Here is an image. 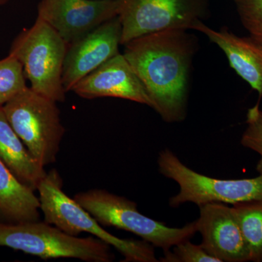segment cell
I'll list each match as a JSON object with an SVG mask.
<instances>
[{
	"label": "cell",
	"mask_w": 262,
	"mask_h": 262,
	"mask_svg": "<svg viewBox=\"0 0 262 262\" xmlns=\"http://www.w3.org/2000/svg\"><path fill=\"white\" fill-rule=\"evenodd\" d=\"M187 29H168L124 45L123 55L163 121L182 122L187 113L192 61L198 39Z\"/></svg>",
	"instance_id": "1"
},
{
	"label": "cell",
	"mask_w": 262,
	"mask_h": 262,
	"mask_svg": "<svg viewBox=\"0 0 262 262\" xmlns=\"http://www.w3.org/2000/svg\"><path fill=\"white\" fill-rule=\"evenodd\" d=\"M63 180L56 169L48 172L37 188L45 222L72 236L88 232L113 246L124 262H158L154 246L146 241L121 239L103 228L97 220L63 190Z\"/></svg>",
	"instance_id": "2"
},
{
	"label": "cell",
	"mask_w": 262,
	"mask_h": 262,
	"mask_svg": "<svg viewBox=\"0 0 262 262\" xmlns=\"http://www.w3.org/2000/svg\"><path fill=\"white\" fill-rule=\"evenodd\" d=\"M0 247L20 251L42 259L77 258L87 262H112L111 246L94 236L66 233L47 222H0Z\"/></svg>",
	"instance_id": "3"
},
{
	"label": "cell",
	"mask_w": 262,
	"mask_h": 262,
	"mask_svg": "<svg viewBox=\"0 0 262 262\" xmlns=\"http://www.w3.org/2000/svg\"><path fill=\"white\" fill-rule=\"evenodd\" d=\"M73 198L100 225L132 232L163 251L190 239L198 232L195 221L181 228L169 227L143 215L135 202L104 189L79 192Z\"/></svg>",
	"instance_id": "4"
},
{
	"label": "cell",
	"mask_w": 262,
	"mask_h": 262,
	"mask_svg": "<svg viewBox=\"0 0 262 262\" xmlns=\"http://www.w3.org/2000/svg\"><path fill=\"white\" fill-rule=\"evenodd\" d=\"M68 46L54 29L37 17L31 28L16 37L10 53L21 63L32 91L56 102H64L62 72Z\"/></svg>",
	"instance_id": "5"
},
{
	"label": "cell",
	"mask_w": 262,
	"mask_h": 262,
	"mask_svg": "<svg viewBox=\"0 0 262 262\" xmlns=\"http://www.w3.org/2000/svg\"><path fill=\"white\" fill-rule=\"evenodd\" d=\"M56 103L27 87L3 106L13 130L44 167L56 161L65 134Z\"/></svg>",
	"instance_id": "6"
},
{
	"label": "cell",
	"mask_w": 262,
	"mask_h": 262,
	"mask_svg": "<svg viewBox=\"0 0 262 262\" xmlns=\"http://www.w3.org/2000/svg\"><path fill=\"white\" fill-rule=\"evenodd\" d=\"M158 164L160 173L179 187V192L169 200L171 208L187 203L200 207L208 203L234 205L262 199V175L243 179L212 178L189 168L169 149L160 151Z\"/></svg>",
	"instance_id": "7"
},
{
	"label": "cell",
	"mask_w": 262,
	"mask_h": 262,
	"mask_svg": "<svg viewBox=\"0 0 262 262\" xmlns=\"http://www.w3.org/2000/svg\"><path fill=\"white\" fill-rule=\"evenodd\" d=\"M121 45L145 34L168 30H193L210 15L209 0H119Z\"/></svg>",
	"instance_id": "8"
},
{
	"label": "cell",
	"mask_w": 262,
	"mask_h": 262,
	"mask_svg": "<svg viewBox=\"0 0 262 262\" xmlns=\"http://www.w3.org/2000/svg\"><path fill=\"white\" fill-rule=\"evenodd\" d=\"M119 0H41L38 18L68 45L119 15Z\"/></svg>",
	"instance_id": "9"
},
{
	"label": "cell",
	"mask_w": 262,
	"mask_h": 262,
	"mask_svg": "<svg viewBox=\"0 0 262 262\" xmlns=\"http://www.w3.org/2000/svg\"><path fill=\"white\" fill-rule=\"evenodd\" d=\"M122 24L118 15L69 45L63 61L62 83L66 92L113 58L121 45Z\"/></svg>",
	"instance_id": "10"
},
{
	"label": "cell",
	"mask_w": 262,
	"mask_h": 262,
	"mask_svg": "<svg viewBox=\"0 0 262 262\" xmlns=\"http://www.w3.org/2000/svg\"><path fill=\"white\" fill-rule=\"evenodd\" d=\"M195 221L202 236V247L220 262L251 261L247 244L232 207L208 203L199 207Z\"/></svg>",
	"instance_id": "11"
},
{
	"label": "cell",
	"mask_w": 262,
	"mask_h": 262,
	"mask_svg": "<svg viewBox=\"0 0 262 262\" xmlns=\"http://www.w3.org/2000/svg\"><path fill=\"white\" fill-rule=\"evenodd\" d=\"M72 91L86 99L118 98L152 107L144 85L123 53H117L85 76Z\"/></svg>",
	"instance_id": "12"
},
{
	"label": "cell",
	"mask_w": 262,
	"mask_h": 262,
	"mask_svg": "<svg viewBox=\"0 0 262 262\" xmlns=\"http://www.w3.org/2000/svg\"><path fill=\"white\" fill-rule=\"evenodd\" d=\"M193 30L205 34L224 52L232 69L262 97V46L251 37H239L227 28L214 30L200 22Z\"/></svg>",
	"instance_id": "13"
},
{
	"label": "cell",
	"mask_w": 262,
	"mask_h": 262,
	"mask_svg": "<svg viewBox=\"0 0 262 262\" xmlns=\"http://www.w3.org/2000/svg\"><path fill=\"white\" fill-rule=\"evenodd\" d=\"M0 159L24 184L37 191L47 172L17 135L0 106Z\"/></svg>",
	"instance_id": "14"
},
{
	"label": "cell",
	"mask_w": 262,
	"mask_h": 262,
	"mask_svg": "<svg viewBox=\"0 0 262 262\" xmlns=\"http://www.w3.org/2000/svg\"><path fill=\"white\" fill-rule=\"evenodd\" d=\"M40 202L0 159V222L7 223L39 221Z\"/></svg>",
	"instance_id": "15"
},
{
	"label": "cell",
	"mask_w": 262,
	"mask_h": 262,
	"mask_svg": "<svg viewBox=\"0 0 262 262\" xmlns=\"http://www.w3.org/2000/svg\"><path fill=\"white\" fill-rule=\"evenodd\" d=\"M232 208L247 244L251 261L262 262V199L236 203Z\"/></svg>",
	"instance_id": "16"
},
{
	"label": "cell",
	"mask_w": 262,
	"mask_h": 262,
	"mask_svg": "<svg viewBox=\"0 0 262 262\" xmlns=\"http://www.w3.org/2000/svg\"><path fill=\"white\" fill-rule=\"evenodd\" d=\"M27 87L23 67L16 57L9 53L0 60V106H4Z\"/></svg>",
	"instance_id": "17"
},
{
	"label": "cell",
	"mask_w": 262,
	"mask_h": 262,
	"mask_svg": "<svg viewBox=\"0 0 262 262\" xmlns=\"http://www.w3.org/2000/svg\"><path fill=\"white\" fill-rule=\"evenodd\" d=\"M246 125V128L241 137V144L244 147L253 150L259 155L256 170L259 175H262V110L258 103L248 108Z\"/></svg>",
	"instance_id": "18"
},
{
	"label": "cell",
	"mask_w": 262,
	"mask_h": 262,
	"mask_svg": "<svg viewBox=\"0 0 262 262\" xmlns=\"http://www.w3.org/2000/svg\"><path fill=\"white\" fill-rule=\"evenodd\" d=\"M234 3L249 37L262 46V0H234Z\"/></svg>",
	"instance_id": "19"
},
{
	"label": "cell",
	"mask_w": 262,
	"mask_h": 262,
	"mask_svg": "<svg viewBox=\"0 0 262 262\" xmlns=\"http://www.w3.org/2000/svg\"><path fill=\"white\" fill-rule=\"evenodd\" d=\"M164 256L160 258L162 262H220L213 257L201 245L193 244L190 239L176 245L173 250L163 251Z\"/></svg>",
	"instance_id": "20"
},
{
	"label": "cell",
	"mask_w": 262,
	"mask_h": 262,
	"mask_svg": "<svg viewBox=\"0 0 262 262\" xmlns=\"http://www.w3.org/2000/svg\"><path fill=\"white\" fill-rule=\"evenodd\" d=\"M8 0H0V5L5 4V3H7Z\"/></svg>",
	"instance_id": "21"
}]
</instances>
